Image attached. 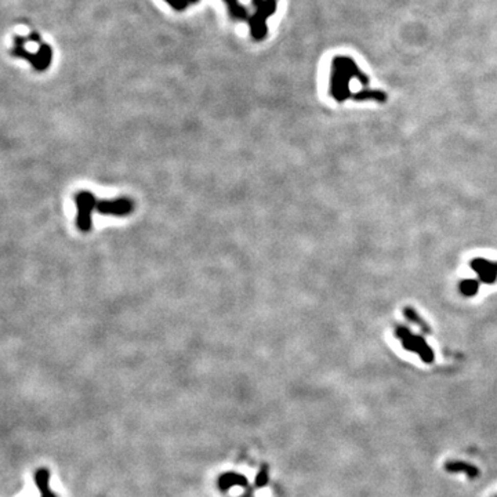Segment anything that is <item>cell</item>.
I'll return each mask as SVG.
<instances>
[{
    "mask_svg": "<svg viewBox=\"0 0 497 497\" xmlns=\"http://www.w3.org/2000/svg\"><path fill=\"white\" fill-rule=\"evenodd\" d=\"M227 3H228V6H230V10H231V14L234 15V17H244V9H242L240 7V5L236 2V0H226Z\"/></svg>",
    "mask_w": 497,
    "mask_h": 497,
    "instance_id": "obj_3",
    "label": "cell"
},
{
    "mask_svg": "<svg viewBox=\"0 0 497 497\" xmlns=\"http://www.w3.org/2000/svg\"><path fill=\"white\" fill-rule=\"evenodd\" d=\"M75 201L76 209H78V214H76V227L79 228L82 232H89L93 227V221H91V216L93 211L97 210V197L94 196V193L89 192V191H82L78 192L73 196Z\"/></svg>",
    "mask_w": 497,
    "mask_h": 497,
    "instance_id": "obj_1",
    "label": "cell"
},
{
    "mask_svg": "<svg viewBox=\"0 0 497 497\" xmlns=\"http://www.w3.org/2000/svg\"><path fill=\"white\" fill-rule=\"evenodd\" d=\"M133 202L129 197H116V199H100L97 203V211L105 216L125 217L133 211Z\"/></svg>",
    "mask_w": 497,
    "mask_h": 497,
    "instance_id": "obj_2",
    "label": "cell"
},
{
    "mask_svg": "<svg viewBox=\"0 0 497 497\" xmlns=\"http://www.w3.org/2000/svg\"><path fill=\"white\" fill-rule=\"evenodd\" d=\"M448 469H451V471H460V469H463V471H468L471 477H477V475L474 474L478 473L477 468H471L469 465H465L463 464V463H453V464L451 463V464L448 465Z\"/></svg>",
    "mask_w": 497,
    "mask_h": 497,
    "instance_id": "obj_4",
    "label": "cell"
}]
</instances>
